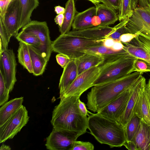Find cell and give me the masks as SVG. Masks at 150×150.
<instances>
[{
	"label": "cell",
	"mask_w": 150,
	"mask_h": 150,
	"mask_svg": "<svg viewBox=\"0 0 150 150\" xmlns=\"http://www.w3.org/2000/svg\"><path fill=\"white\" fill-rule=\"evenodd\" d=\"M65 7L63 23L62 26L59 27L61 34H66L70 31L76 13L74 0H68Z\"/></svg>",
	"instance_id": "cell-26"
},
{
	"label": "cell",
	"mask_w": 150,
	"mask_h": 150,
	"mask_svg": "<svg viewBox=\"0 0 150 150\" xmlns=\"http://www.w3.org/2000/svg\"><path fill=\"white\" fill-rule=\"evenodd\" d=\"M103 3L114 10H119L120 0H102Z\"/></svg>",
	"instance_id": "cell-39"
},
{
	"label": "cell",
	"mask_w": 150,
	"mask_h": 150,
	"mask_svg": "<svg viewBox=\"0 0 150 150\" xmlns=\"http://www.w3.org/2000/svg\"><path fill=\"white\" fill-rule=\"evenodd\" d=\"M96 6H93L77 13L72 24V30H83L93 27L92 19L96 14Z\"/></svg>",
	"instance_id": "cell-18"
},
{
	"label": "cell",
	"mask_w": 150,
	"mask_h": 150,
	"mask_svg": "<svg viewBox=\"0 0 150 150\" xmlns=\"http://www.w3.org/2000/svg\"><path fill=\"white\" fill-rule=\"evenodd\" d=\"M29 117L26 108L22 106L2 126H0V143L12 139L25 126Z\"/></svg>",
	"instance_id": "cell-7"
},
{
	"label": "cell",
	"mask_w": 150,
	"mask_h": 150,
	"mask_svg": "<svg viewBox=\"0 0 150 150\" xmlns=\"http://www.w3.org/2000/svg\"><path fill=\"white\" fill-rule=\"evenodd\" d=\"M79 107L80 110L85 115H88L89 116L90 115L88 113L91 114L92 113L87 110L86 104L84 102H82L80 99L79 101Z\"/></svg>",
	"instance_id": "cell-41"
},
{
	"label": "cell",
	"mask_w": 150,
	"mask_h": 150,
	"mask_svg": "<svg viewBox=\"0 0 150 150\" xmlns=\"http://www.w3.org/2000/svg\"><path fill=\"white\" fill-rule=\"evenodd\" d=\"M14 0H0V18L3 20L8 6Z\"/></svg>",
	"instance_id": "cell-37"
},
{
	"label": "cell",
	"mask_w": 150,
	"mask_h": 150,
	"mask_svg": "<svg viewBox=\"0 0 150 150\" xmlns=\"http://www.w3.org/2000/svg\"><path fill=\"white\" fill-rule=\"evenodd\" d=\"M118 13L120 21L131 17L133 14L132 0H120Z\"/></svg>",
	"instance_id": "cell-31"
},
{
	"label": "cell",
	"mask_w": 150,
	"mask_h": 150,
	"mask_svg": "<svg viewBox=\"0 0 150 150\" xmlns=\"http://www.w3.org/2000/svg\"><path fill=\"white\" fill-rule=\"evenodd\" d=\"M92 22L93 27L100 25L101 23L100 19L96 14L93 17Z\"/></svg>",
	"instance_id": "cell-46"
},
{
	"label": "cell",
	"mask_w": 150,
	"mask_h": 150,
	"mask_svg": "<svg viewBox=\"0 0 150 150\" xmlns=\"http://www.w3.org/2000/svg\"><path fill=\"white\" fill-rule=\"evenodd\" d=\"M21 9L20 0H14L8 8L2 21L10 39L16 37L21 29Z\"/></svg>",
	"instance_id": "cell-13"
},
{
	"label": "cell",
	"mask_w": 150,
	"mask_h": 150,
	"mask_svg": "<svg viewBox=\"0 0 150 150\" xmlns=\"http://www.w3.org/2000/svg\"><path fill=\"white\" fill-rule=\"evenodd\" d=\"M83 132L67 130H57L53 128L46 138L45 146L50 150H71L77 138Z\"/></svg>",
	"instance_id": "cell-8"
},
{
	"label": "cell",
	"mask_w": 150,
	"mask_h": 150,
	"mask_svg": "<svg viewBox=\"0 0 150 150\" xmlns=\"http://www.w3.org/2000/svg\"><path fill=\"white\" fill-rule=\"evenodd\" d=\"M16 38L19 42L31 45L42 53V43L39 38L35 35L21 30Z\"/></svg>",
	"instance_id": "cell-29"
},
{
	"label": "cell",
	"mask_w": 150,
	"mask_h": 150,
	"mask_svg": "<svg viewBox=\"0 0 150 150\" xmlns=\"http://www.w3.org/2000/svg\"><path fill=\"white\" fill-rule=\"evenodd\" d=\"M80 96L73 95L60 98L59 103L52 112L51 123L57 130L81 132L88 129V119L79 107Z\"/></svg>",
	"instance_id": "cell-1"
},
{
	"label": "cell",
	"mask_w": 150,
	"mask_h": 150,
	"mask_svg": "<svg viewBox=\"0 0 150 150\" xmlns=\"http://www.w3.org/2000/svg\"><path fill=\"white\" fill-rule=\"evenodd\" d=\"M22 30L33 34L39 38L42 45V54L48 61L52 51V41L47 22L31 21L22 28Z\"/></svg>",
	"instance_id": "cell-11"
},
{
	"label": "cell",
	"mask_w": 150,
	"mask_h": 150,
	"mask_svg": "<svg viewBox=\"0 0 150 150\" xmlns=\"http://www.w3.org/2000/svg\"><path fill=\"white\" fill-rule=\"evenodd\" d=\"M135 83L96 113L108 119L117 121L125 110Z\"/></svg>",
	"instance_id": "cell-10"
},
{
	"label": "cell",
	"mask_w": 150,
	"mask_h": 150,
	"mask_svg": "<svg viewBox=\"0 0 150 150\" xmlns=\"http://www.w3.org/2000/svg\"><path fill=\"white\" fill-rule=\"evenodd\" d=\"M146 90L147 93L149 101L150 104V79L146 86Z\"/></svg>",
	"instance_id": "cell-48"
},
{
	"label": "cell",
	"mask_w": 150,
	"mask_h": 150,
	"mask_svg": "<svg viewBox=\"0 0 150 150\" xmlns=\"http://www.w3.org/2000/svg\"><path fill=\"white\" fill-rule=\"evenodd\" d=\"M84 52L101 55L104 59L102 63L107 62L128 54L125 49L120 51H116L103 45L91 47L85 50Z\"/></svg>",
	"instance_id": "cell-24"
},
{
	"label": "cell",
	"mask_w": 150,
	"mask_h": 150,
	"mask_svg": "<svg viewBox=\"0 0 150 150\" xmlns=\"http://www.w3.org/2000/svg\"><path fill=\"white\" fill-rule=\"evenodd\" d=\"M57 61L62 68H64L71 61V59L67 56L58 53L56 56Z\"/></svg>",
	"instance_id": "cell-38"
},
{
	"label": "cell",
	"mask_w": 150,
	"mask_h": 150,
	"mask_svg": "<svg viewBox=\"0 0 150 150\" xmlns=\"http://www.w3.org/2000/svg\"><path fill=\"white\" fill-rule=\"evenodd\" d=\"M113 29V27L109 26L99 25L83 30H72L67 33L90 39L103 40L106 38Z\"/></svg>",
	"instance_id": "cell-16"
},
{
	"label": "cell",
	"mask_w": 150,
	"mask_h": 150,
	"mask_svg": "<svg viewBox=\"0 0 150 150\" xmlns=\"http://www.w3.org/2000/svg\"><path fill=\"white\" fill-rule=\"evenodd\" d=\"M23 97L16 98L7 102L0 108V126L3 125L22 105Z\"/></svg>",
	"instance_id": "cell-23"
},
{
	"label": "cell",
	"mask_w": 150,
	"mask_h": 150,
	"mask_svg": "<svg viewBox=\"0 0 150 150\" xmlns=\"http://www.w3.org/2000/svg\"><path fill=\"white\" fill-rule=\"evenodd\" d=\"M146 85V79L142 76L136 82L133 91L128 102L125 110L117 121L125 126L134 113V109L139 97Z\"/></svg>",
	"instance_id": "cell-15"
},
{
	"label": "cell",
	"mask_w": 150,
	"mask_h": 150,
	"mask_svg": "<svg viewBox=\"0 0 150 150\" xmlns=\"http://www.w3.org/2000/svg\"><path fill=\"white\" fill-rule=\"evenodd\" d=\"M136 58L129 54L98 66L100 74L93 86L105 84L129 74Z\"/></svg>",
	"instance_id": "cell-5"
},
{
	"label": "cell",
	"mask_w": 150,
	"mask_h": 150,
	"mask_svg": "<svg viewBox=\"0 0 150 150\" xmlns=\"http://www.w3.org/2000/svg\"><path fill=\"white\" fill-rule=\"evenodd\" d=\"M88 129L101 144L121 147L126 142L125 126L117 121L92 113L88 117Z\"/></svg>",
	"instance_id": "cell-3"
},
{
	"label": "cell",
	"mask_w": 150,
	"mask_h": 150,
	"mask_svg": "<svg viewBox=\"0 0 150 150\" xmlns=\"http://www.w3.org/2000/svg\"><path fill=\"white\" fill-rule=\"evenodd\" d=\"M0 40L2 42L3 50L8 48V44L10 39L8 32L1 20L0 19Z\"/></svg>",
	"instance_id": "cell-35"
},
{
	"label": "cell",
	"mask_w": 150,
	"mask_h": 150,
	"mask_svg": "<svg viewBox=\"0 0 150 150\" xmlns=\"http://www.w3.org/2000/svg\"><path fill=\"white\" fill-rule=\"evenodd\" d=\"M123 146L129 150H137L135 144L132 141H126Z\"/></svg>",
	"instance_id": "cell-45"
},
{
	"label": "cell",
	"mask_w": 150,
	"mask_h": 150,
	"mask_svg": "<svg viewBox=\"0 0 150 150\" xmlns=\"http://www.w3.org/2000/svg\"><path fill=\"white\" fill-rule=\"evenodd\" d=\"M129 18H127L122 20L114 27L113 30L106 37V38H111L115 41H119L120 37L121 35L130 33L126 26V24Z\"/></svg>",
	"instance_id": "cell-32"
},
{
	"label": "cell",
	"mask_w": 150,
	"mask_h": 150,
	"mask_svg": "<svg viewBox=\"0 0 150 150\" xmlns=\"http://www.w3.org/2000/svg\"><path fill=\"white\" fill-rule=\"evenodd\" d=\"M146 1L150 5V0H144Z\"/></svg>",
	"instance_id": "cell-51"
},
{
	"label": "cell",
	"mask_w": 150,
	"mask_h": 150,
	"mask_svg": "<svg viewBox=\"0 0 150 150\" xmlns=\"http://www.w3.org/2000/svg\"><path fill=\"white\" fill-rule=\"evenodd\" d=\"M64 20V14H60L57 15L54 19L55 23L57 24L59 27H61L63 23Z\"/></svg>",
	"instance_id": "cell-43"
},
{
	"label": "cell",
	"mask_w": 150,
	"mask_h": 150,
	"mask_svg": "<svg viewBox=\"0 0 150 150\" xmlns=\"http://www.w3.org/2000/svg\"><path fill=\"white\" fill-rule=\"evenodd\" d=\"M94 148L93 145L89 142L76 141L71 150H93Z\"/></svg>",
	"instance_id": "cell-36"
},
{
	"label": "cell",
	"mask_w": 150,
	"mask_h": 150,
	"mask_svg": "<svg viewBox=\"0 0 150 150\" xmlns=\"http://www.w3.org/2000/svg\"><path fill=\"white\" fill-rule=\"evenodd\" d=\"M142 119L134 113L125 125L126 141H132L137 131Z\"/></svg>",
	"instance_id": "cell-30"
},
{
	"label": "cell",
	"mask_w": 150,
	"mask_h": 150,
	"mask_svg": "<svg viewBox=\"0 0 150 150\" xmlns=\"http://www.w3.org/2000/svg\"><path fill=\"white\" fill-rule=\"evenodd\" d=\"M9 90L7 88L3 74L0 71V106H1L8 101Z\"/></svg>",
	"instance_id": "cell-34"
},
{
	"label": "cell",
	"mask_w": 150,
	"mask_h": 150,
	"mask_svg": "<svg viewBox=\"0 0 150 150\" xmlns=\"http://www.w3.org/2000/svg\"><path fill=\"white\" fill-rule=\"evenodd\" d=\"M11 149L9 146L3 144L0 147V150H10Z\"/></svg>",
	"instance_id": "cell-49"
},
{
	"label": "cell",
	"mask_w": 150,
	"mask_h": 150,
	"mask_svg": "<svg viewBox=\"0 0 150 150\" xmlns=\"http://www.w3.org/2000/svg\"><path fill=\"white\" fill-rule=\"evenodd\" d=\"M122 43L129 54L144 60L150 64V41L138 35L129 42Z\"/></svg>",
	"instance_id": "cell-14"
},
{
	"label": "cell",
	"mask_w": 150,
	"mask_h": 150,
	"mask_svg": "<svg viewBox=\"0 0 150 150\" xmlns=\"http://www.w3.org/2000/svg\"><path fill=\"white\" fill-rule=\"evenodd\" d=\"M135 71L101 85L92 87L87 95V108L98 112L130 88L142 76Z\"/></svg>",
	"instance_id": "cell-2"
},
{
	"label": "cell",
	"mask_w": 150,
	"mask_h": 150,
	"mask_svg": "<svg viewBox=\"0 0 150 150\" xmlns=\"http://www.w3.org/2000/svg\"><path fill=\"white\" fill-rule=\"evenodd\" d=\"M132 141L137 150H150V125L142 120Z\"/></svg>",
	"instance_id": "cell-19"
},
{
	"label": "cell",
	"mask_w": 150,
	"mask_h": 150,
	"mask_svg": "<svg viewBox=\"0 0 150 150\" xmlns=\"http://www.w3.org/2000/svg\"><path fill=\"white\" fill-rule=\"evenodd\" d=\"M78 76L77 64L75 59H71L64 68L59 84L60 95L71 84Z\"/></svg>",
	"instance_id": "cell-17"
},
{
	"label": "cell",
	"mask_w": 150,
	"mask_h": 150,
	"mask_svg": "<svg viewBox=\"0 0 150 150\" xmlns=\"http://www.w3.org/2000/svg\"><path fill=\"white\" fill-rule=\"evenodd\" d=\"M104 59L101 55L93 53H86L75 59L77 67L78 76L92 67L98 66Z\"/></svg>",
	"instance_id": "cell-20"
},
{
	"label": "cell",
	"mask_w": 150,
	"mask_h": 150,
	"mask_svg": "<svg viewBox=\"0 0 150 150\" xmlns=\"http://www.w3.org/2000/svg\"><path fill=\"white\" fill-rule=\"evenodd\" d=\"M115 41V40L111 38H106L103 41V45L106 47L111 48Z\"/></svg>",
	"instance_id": "cell-44"
},
{
	"label": "cell",
	"mask_w": 150,
	"mask_h": 150,
	"mask_svg": "<svg viewBox=\"0 0 150 150\" xmlns=\"http://www.w3.org/2000/svg\"><path fill=\"white\" fill-rule=\"evenodd\" d=\"M134 113L142 121L150 125V104L146 87L139 97L135 107Z\"/></svg>",
	"instance_id": "cell-22"
},
{
	"label": "cell",
	"mask_w": 150,
	"mask_h": 150,
	"mask_svg": "<svg viewBox=\"0 0 150 150\" xmlns=\"http://www.w3.org/2000/svg\"><path fill=\"white\" fill-rule=\"evenodd\" d=\"M88 0L92 3H93L94 4L100 2L103 3V1L102 0Z\"/></svg>",
	"instance_id": "cell-50"
},
{
	"label": "cell",
	"mask_w": 150,
	"mask_h": 150,
	"mask_svg": "<svg viewBox=\"0 0 150 150\" xmlns=\"http://www.w3.org/2000/svg\"><path fill=\"white\" fill-rule=\"evenodd\" d=\"M135 71L140 72L142 74L144 72H150V64L144 60L136 58L129 74Z\"/></svg>",
	"instance_id": "cell-33"
},
{
	"label": "cell",
	"mask_w": 150,
	"mask_h": 150,
	"mask_svg": "<svg viewBox=\"0 0 150 150\" xmlns=\"http://www.w3.org/2000/svg\"><path fill=\"white\" fill-rule=\"evenodd\" d=\"M104 40H96L66 33L60 34L52 41V51L64 54L71 59H76L86 53L90 48L103 45Z\"/></svg>",
	"instance_id": "cell-4"
},
{
	"label": "cell",
	"mask_w": 150,
	"mask_h": 150,
	"mask_svg": "<svg viewBox=\"0 0 150 150\" xmlns=\"http://www.w3.org/2000/svg\"><path fill=\"white\" fill-rule=\"evenodd\" d=\"M133 13L126 26L129 32L150 41V5L144 0H135Z\"/></svg>",
	"instance_id": "cell-6"
},
{
	"label": "cell",
	"mask_w": 150,
	"mask_h": 150,
	"mask_svg": "<svg viewBox=\"0 0 150 150\" xmlns=\"http://www.w3.org/2000/svg\"><path fill=\"white\" fill-rule=\"evenodd\" d=\"M96 15L100 20V25L109 26L114 24L118 20V13L115 10L103 3L95 4Z\"/></svg>",
	"instance_id": "cell-21"
},
{
	"label": "cell",
	"mask_w": 150,
	"mask_h": 150,
	"mask_svg": "<svg viewBox=\"0 0 150 150\" xmlns=\"http://www.w3.org/2000/svg\"><path fill=\"white\" fill-rule=\"evenodd\" d=\"M123 44L120 41H115L114 45L111 48L116 51H120L124 50Z\"/></svg>",
	"instance_id": "cell-42"
},
{
	"label": "cell",
	"mask_w": 150,
	"mask_h": 150,
	"mask_svg": "<svg viewBox=\"0 0 150 150\" xmlns=\"http://www.w3.org/2000/svg\"><path fill=\"white\" fill-rule=\"evenodd\" d=\"M0 53V71L4 76L6 88L11 92L17 81L15 54L12 49L8 48Z\"/></svg>",
	"instance_id": "cell-12"
},
{
	"label": "cell",
	"mask_w": 150,
	"mask_h": 150,
	"mask_svg": "<svg viewBox=\"0 0 150 150\" xmlns=\"http://www.w3.org/2000/svg\"><path fill=\"white\" fill-rule=\"evenodd\" d=\"M100 69L98 66L92 67L79 74L76 79L61 95L59 98L69 96H81L93 84L98 76Z\"/></svg>",
	"instance_id": "cell-9"
},
{
	"label": "cell",
	"mask_w": 150,
	"mask_h": 150,
	"mask_svg": "<svg viewBox=\"0 0 150 150\" xmlns=\"http://www.w3.org/2000/svg\"><path fill=\"white\" fill-rule=\"evenodd\" d=\"M17 56L20 64L30 73H33L31 58L27 44L19 42Z\"/></svg>",
	"instance_id": "cell-28"
},
{
	"label": "cell",
	"mask_w": 150,
	"mask_h": 150,
	"mask_svg": "<svg viewBox=\"0 0 150 150\" xmlns=\"http://www.w3.org/2000/svg\"><path fill=\"white\" fill-rule=\"evenodd\" d=\"M138 35L137 34L130 33H125L121 36L119 41L123 43H128Z\"/></svg>",
	"instance_id": "cell-40"
},
{
	"label": "cell",
	"mask_w": 150,
	"mask_h": 150,
	"mask_svg": "<svg viewBox=\"0 0 150 150\" xmlns=\"http://www.w3.org/2000/svg\"><path fill=\"white\" fill-rule=\"evenodd\" d=\"M21 9L20 28H22L31 21L33 11L38 6V0H20Z\"/></svg>",
	"instance_id": "cell-27"
},
{
	"label": "cell",
	"mask_w": 150,
	"mask_h": 150,
	"mask_svg": "<svg viewBox=\"0 0 150 150\" xmlns=\"http://www.w3.org/2000/svg\"><path fill=\"white\" fill-rule=\"evenodd\" d=\"M28 46L33 69V74L35 76L41 75L44 71L48 61L39 50L31 45Z\"/></svg>",
	"instance_id": "cell-25"
},
{
	"label": "cell",
	"mask_w": 150,
	"mask_h": 150,
	"mask_svg": "<svg viewBox=\"0 0 150 150\" xmlns=\"http://www.w3.org/2000/svg\"><path fill=\"white\" fill-rule=\"evenodd\" d=\"M54 11L57 15L60 14H64L65 8L60 6H56L54 7Z\"/></svg>",
	"instance_id": "cell-47"
}]
</instances>
